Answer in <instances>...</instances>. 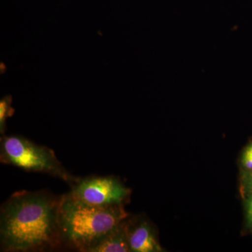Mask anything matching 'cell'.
<instances>
[{"mask_svg":"<svg viewBox=\"0 0 252 252\" xmlns=\"http://www.w3.org/2000/svg\"><path fill=\"white\" fill-rule=\"evenodd\" d=\"M61 196L44 190L13 193L0 209V251L38 252L61 249Z\"/></svg>","mask_w":252,"mask_h":252,"instance_id":"1","label":"cell"},{"mask_svg":"<svg viewBox=\"0 0 252 252\" xmlns=\"http://www.w3.org/2000/svg\"><path fill=\"white\" fill-rule=\"evenodd\" d=\"M128 217L124 206H94L64 194L59 210L61 249L86 252Z\"/></svg>","mask_w":252,"mask_h":252,"instance_id":"2","label":"cell"},{"mask_svg":"<svg viewBox=\"0 0 252 252\" xmlns=\"http://www.w3.org/2000/svg\"><path fill=\"white\" fill-rule=\"evenodd\" d=\"M0 161L26 172H39L57 177L71 186L81 179L64 168L54 150L22 136L1 137Z\"/></svg>","mask_w":252,"mask_h":252,"instance_id":"3","label":"cell"},{"mask_svg":"<svg viewBox=\"0 0 252 252\" xmlns=\"http://www.w3.org/2000/svg\"><path fill=\"white\" fill-rule=\"evenodd\" d=\"M67 194L80 201L97 207L124 206L130 190L114 176H90L71 186Z\"/></svg>","mask_w":252,"mask_h":252,"instance_id":"4","label":"cell"},{"mask_svg":"<svg viewBox=\"0 0 252 252\" xmlns=\"http://www.w3.org/2000/svg\"><path fill=\"white\" fill-rule=\"evenodd\" d=\"M128 218V217H127ZM126 219V228L128 236L130 252H161L162 248L158 242L152 227L148 222L142 220L133 225Z\"/></svg>","mask_w":252,"mask_h":252,"instance_id":"5","label":"cell"},{"mask_svg":"<svg viewBox=\"0 0 252 252\" xmlns=\"http://www.w3.org/2000/svg\"><path fill=\"white\" fill-rule=\"evenodd\" d=\"M126 219L109 230L86 252H130L126 228Z\"/></svg>","mask_w":252,"mask_h":252,"instance_id":"6","label":"cell"},{"mask_svg":"<svg viewBox=\"0 0 252 252\" xmlns=\"http://www.w3.org/2000/svg\"><path fill=\"white\" fill-rule=\"evenodd\" d=\"M12 97L5 96L0 101V132L4 134L6 130V122L8 118L14 114V109L11 107Z\"/></svg>","mask_w":252,"mask_h":252,"instance_id":"7","label":"cell"},{"mask_svg":"<svg viewBox=\"0 0 252 252\" xmlns=\"http://www.w3.org/2000/svg\"><path fill=\"white\" fill-rule=\"evenodd\" d=\"M243 163L245 166L252 170V156L245 152L243 155Z\"/></svg>","mask_w":252,"mask_h":252,"instance_id":"8","label":"cell"},{"mask_svg":"<svg viewBox=\"0 0 252 252\" xmlns=\"http://www.w3.org/2000/svg\"><path fill=\"white\" fill-rule=\"evenodd\" d=\"M248 221L252 223V208H248Z\"/></svg>","mask_w":252,"mask_h":252,"instance_id":"9","label":"cell"},{"mask_svg":"<svg viewBox=\"0 0 252 252\" xmlns=\"http://www.w3.org/2000/svg\"><path fill=\"white\" fill-rule=\"evenodd\" d=\"M245 152H248V154H250V155L252 156V145L250 146L248 149H246Z\"/></svg>","mask_w":252,"mask_h":252,"instance_id":"10","label":"cell"},{"mask_svg":"<svg viewBox=\"0 0 252 252\" xmlns=\"http://www.w3.org/2000/svg\"><path fill=\"white\" fill-rule=\"evenodd\" d=\"M248 208H252V198L250 199L248 203Z\"/></svg>","mask_w":252,"mask_h":252,"instance_id":"11","label":"cell"},{"mask_svg":"<svg viewBox=\"0 0 252 252\" xmlns=\"http://www.w3.org/2000/svg\"><path fill=\"white\" fill-rule=\"evenodd\" d=\"M250 183H251V185H252V175L251 176V180H250Z\"/></svg>","mask_w":252,"mask_h":252,"instance_id":"12","label":"cell"}]
</instances>
